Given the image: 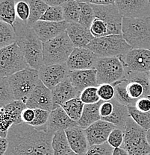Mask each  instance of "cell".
Listing matches in <instances>:
<instances>
[{
  "label": "cell",
  "instance_id": "37",
  "mask_svg": "<svg viewBox=\"0 0 150 155\" xmlns=\"http://www.w3.org/2000/svg\"><path fill=\"white\" fill-rule=\"evenodd\" d=\"M17 19L25 24H28L30 17V6L27 0H16Z\"/></svg>",
  "mask_w": 150,
  "mask_h": 155
},
{
  "label": "cell",
  "instance_id": "51",
  "mask_svg": "<svg viewBox=\"0 0 150 155\" xmlns=\"http://www.w3.org/2000/svg\"><path fill=\"white\" fill-rule=\"evenodd\" d=\"M75 1L80 3H90V0H75Z\"/></svg>",
  "mask_w": 150,
  "mask_h": 155
},
{
  "label": "cell",
  "instance_id": "3",
  "mask_svg": "<svg viewBox=\"0 0 150 155\" xmlns=\"http://www.w3.org/2000/svg\"><path fill=\"white\" fill-rule=\"evenodd\" d=\"M122 35L132 48L150 50V17H123Z\"/></svg>",
  "mask_w": 150,
  "mask_h": 155
},
{
  "label": "cell",
  "instance_id": "4",
  "mask_svg": "<svg viewBox=\"0 0 150 155\" xmlns=\"http://www.w3.org/2000/svg\"><path fill=\"white\" fill-rule=\"evenodd\" d=\"M87 48L99 58H122L132 48L122 35L94 38Z\"/></svg>",
  "mask_w": 150,
  "mask_h": 155
},
{
  "label": "cell",
  "instance_id": "9",
  "mask_svg": "<svg viewBox=\"0 0 150 155\" xmlns=\"http://www.w3.org/2000/svg\"><path fill=\"white\" fill-rule=\"evenodd\" d=\"M98 85L114 84L125 78V69L120 58H99L96 66Z\"/></svg>",
  "mask_w": 150,
  "mask_h": 155
},
{
  "label": "cell",
  "instance_id": "35",
  "mask_svg": "<svg viewBox=\"0 0 150 155\" xmlns=\"http://www.w3.org/2000/svg\"><path fill=\"white\" fill-rule=\"evenodd\" d=\"M130 117L146 130L150 129V112L143 113L138 110L135 106H128Z\"/></svg>",
  "mask_w": 150,
  "mask_h": 155
},
{
  "label": "cell",
  "instance_id": "18",
  "mask_svg": "<svg viewBox=\"0 0 150 155\" xmlns=\"http://www.w3.org/2000/svg\"><path fill=\"white\" fill-rule=\"evenodd\" d=\"M68 22H48L39 20L34 23L32 27L35 33L43 43L55 38L67 31Z\"/></svg>",
  "mask_w": 150,
  "mask_h": 155
},
{
  "label": "cell",
  "instance_id": "43",
  "mask_svg": "<svg viewBox=\"0 0 150 155\" xmlns=\"http://www.w3.org/2000/svg\"><path fill=\"white\" fill-rule=\"evenodd\" d=\"M124 142V131L116 127L111 131L108 139V143L114 148L122 147Z\"/></svg>",
  "mask_w": 150,
  "mask_h": 155
},
{
  "label": "cell",
  "instance_id": "57",
  "mask_svg": "<svg viewBox=\"0 0 150 155\" xmlns=\"http://www.w3.org/2000/svg\"><path fill=\"white\" fill-rule=\"evenodd\" d=\"M50 155H53V154H50Z\"/></svg>",
  "mask_w": 150,
  "mask_h": 155
},
{
  "label": "cell",
  "instance_id": "8",
  "mask_svg": "<svg viewBox=\"0 0 150 155\" xmlns=\"http://www.w3.org/2000/svg\"><path fill=\"white\" fill-rule=\"evenodd\" d=\"M29 67L17 43L0 49V77H9Z\"/></svg>",
  "mask_w": 150,
  "mask_h": 155
},
{
  "label": "cell",
  "instance_id": "50",
  "mask_svg": "<svg viewBox=\"0 0 150 155\" xmlns=\"http://www.w3.org/2000/svg\"><path fill=\"white\" fill-rule=\"evenodd\" d=\"M113 155H129L128 153L127 152L125 148L120 147V148H114V151H113Z\"/></svg>",
  "mask_w": 150,
  "mask_h": 155
},
{
  "label": "cell",
  "instance_id": "24",
  "mask_svg": "<svg viewBox=\"0 0 150 155\" xmlns=\"http://www.w3.org/2000/svg\"><path fill=\"white\" fill-rule=\"evenodd\" d=\"M67 33L75 48H87L95 38L89 28L79 23H68Z\"/></svg>",
  "mask_w": 150,
  "mask_h": 155
},
{
  "label": "cell",
  "instance_id": "5",
  "mask_svg": "<svg viewBox=\"0 0 150 155\" xmlns=\"http://www.w3.org/2000/svg\"><path fill=\"white\" fill-rule=\"evenodd\" d=\"M75 48L67 31L55 38L43 43V58L44 65L67 64Z\"/></svg>",
  "mask_w": 150,
  "mask_h": 155
},
{
  "label": "cell",
  "instance_id": "33",
  "mask_svg": "<svg viewBox=\"0 0 150 155\" xmlns=\"http://www.w3.org/2000/svg\"><path fill=\"white\" fill-rule=\"evenodd\" d=\"M126 79L123 78L119 81L114 83V87L115 89V96L114 98L117 101L125 106H135L137 101H134L128 96L126 92Z\"/></svg>",
  "mask_w": 150,
  "mask_h": 155
},
{
  "label": "cell",
  "instance_id": "39",
  "mask_svg": "<svg viewBox=\"0 0 150 155\" xmlns=\"http://www.w3.org/2000/svg\"><path fill=\"white\" fill-rule=\"evenodd\" d=\"M80 98L85 104H96L101 100L98 93V87H90L82 92Z\"/></svg>",
  "mask_w": 150,
  "mask_h": 155
},
{
  "label": "cell",
  "instance_id": "31",
  "mask_svg": "<svg viewBox=\"0 0 150 155\" xmlns=\"http://www.w3.org/2000/svg\"><path fill=\"white\" fill-rule=\"evenodd\" d=\"M17 41V36L14 27L7 22L0 21V48L11 46Z\"/></svg>",
  "mask_w": 150,
  "mask_h": 155
},
{
  "label": "cell",
  "instance_id": "48",
  "mask_svg": "<svg viewBox=\"0 0 150 155\" xmlns=\"http://www.w3.org/2000/svg\"><path fill=\"white\" fill-rule=\"evenodd\" d=\"M90 3L97 5H115L116 0H90Z\"/></svg>",
  "mask_w": 150,
  "mask_h": 155
},
{
  "label": "cell",
  "instance_id": "1",
  "mask_svg": "<svg viewBox=\"0 0 150 155\" xmlns=\"http://www.w3.org/2000/svg\"><path fill=\"white\" fill-rule=\"evenodd\" d=\"M53 135L46 126L36 127L24 122L13 125L8 133L9 146L4 155L52 154Z\"/></svg>",
  "mask_w": 150,
  "mask_h": 155
},
{
  "label": "cell",
  "instance_id": "38",
  "mask_svg": "<svg viewBox=\"0 0 150 155\" xmlns=\"http://www.w3.org/2000/svg\"><path fill=\"white\" fill-rule=\"evenodd\" d=\"M40 20L48 22H62L64 21L62 6H49Z\"/></svg>",
  "mask_w": 150,
  "mask_h": 155
},
{
  "label": "cell",
  "instance_id": "26",
  "mask_svg": "<svg viewBox=\"0 0 150 155\" xmlns=\"http://www.w3.org/2000/svg\"><path fill=\"white\" fill-rule=\"evenodd\" d=\"M102 101V100H100L96 104H85L82 117L78 121V126L85 130L93 123L101 120L99 109Z\"/></svg>",
  "mask_w": 150,
  "mask_h": 155
},
{
  "label": "cell",
  "instance_id": "10",
  "mask_svg": "<svg viewBox=\"0 0 150 155\" xmlns=\"http://www.w3.org/2000/svg\"><path fill=\"white\" fill-rule=\"evenodd\" d=\"M26 108L25 103L14 101L0 110V137L7 138L8 133L13 125L22 123V112Z\"/></svg>",
  "mask_w": 150,
  "mask_h": 155
},
{
  "label": "cell",
  "instance_id": "28",
  "mask_svg": "<svg viewBox=\"0 0 150 155\" xmlns=\"http://www.w3.org/2000/svg\"><path fill=\"white\" fill-rule=\"evenodd\" d=\"M0 19L14 26L17 21L16 0H1Z\"/></svg>",
  "mask_w": 150,
  "mask_h": 155
},
{
  "label": "cell",
  "instance_id": "7",
  "mask_svg": "<svg viewBox=\"0 0 150 155\" xmlns=\"http://www.w3.org/2000/svg\"><path fill=\"white\" fill-rule=\"evenodd\" d=\"M8 78L15 100L26 103L39 82V72L37 69L28 67L8 77Z\"/></svg>",
  "mask_w": 150,
  "mask_h": 155
},
{
  "label": "cell",
  "instance_id": "29",
  "mask_svg": "<svg viewBox=\"0 0 150 155\" xmlns=\"http://www.w3.org/2000/svg\"><path fill=\"white\" fill-rule=\"evenodd\" d=\"M64 21L68 23H78L80 19V2L75 0H68L62 5Z\"/></svg>",
  "mask_w": 150,
  "mask_h": 155
},
{
  "label": "cell",
  "instance_id": "15",
  "mask_svg": "<svg viewBox=\"0 0 150 155\" xmlns=\"http://www.w3.org/2000/svg\"><path fill=\"white\" fill-rule=\"evenodd\" d=\"M38 72L40 80L44 84L45 86L52 90L64 79L69 77L70 71L67 67V64H63L49 66L43 64Z\"/></svg>",
  "mask_w": 150,
  "mask_h": 155
},
{
  "label": "cell",
  "instance_id": "30",
  "mask_svg": "<svg viewBox=\"0 0 150 155\" xmlns=\"http://www.w3.org/2000/svg\"><path fill=\"white\" fill-rule=\"evenodd\" d=\"M61 107L67 113V115L70 116V119L78 122L80 118L82 117L85 104L82 102L80 97H77L65 102Z\"/></svg>",
  "mask_w": 150,
  "mask_h": 155
},
{
  "label": "cell",
  "instance_id": "27",
  "mask_svg": "<svg viewBox=\"0 0 150 155\" xmlns=\"http://www.w3.org/2000/svg\"><path fill=\"white\" fill-rule=\"evenodd\" d=\"M52 148L53 155H65L72 151L65 130H58L54 134Z\"/></svg>",
  "mask_w": 150,
  "mask_h": 155
},
{
  "label": "cell",
  "instance_id": "22",
  "mask_svg": "<svg viewBox=\"0 0 150 155\" xmlns=\"http://www.w3.org/2000/svg\"><path fill=\"white\" fill-rule=\"evenodd\" d=\"M69 77L73 87L80 94L84 90L88 87L99 86L95 69L70 71Z\"/></svg>",
  "mask_w": 150,
  "mask_h": 155
},
{
  "label": "cell",
  "instance_id": "34",
  "mask_svg": "<svg viewBox=\"0 0 150 155\" xmlns=\"http://www.w3.org/2000/svg\"><path fill=\"white\" fill-rule=\"evenodd\" d=\"M15 101L14 93L9 84L8 77L0 78V107Z\"/></svg>",
  "mask_w": 150,
  "mask_h": 155
},
{
  "label": "cell",
  "instance_id": "19",
  "mask_svg": "<svg viewBox=\"0 0 150 155\" xmlns=\"http://www.w3.org/2000/svg\"><path fill=\"white\" fill-rule=\"evenodd\" d=\"M116 126L110 122L99 120L85 129L87 138L90 146L100 145L108 142L109 135Z\"/></svg>",
  "mask_w": 150,
  "mask_h": 155
},
{
  "label": "cell",
  "instance_id": "6",
  "mask_svg": "<svg viewBox=\"0 0 150 155\" xmlns=\"http://www.w3.org/2000/svg\"><path fill=\"white\" fill-rule=\"evenodd\" d=\"M147 130L139 126L132 118L127 120L124 130V142L122 148L129 155H147L150 153V145L146 137Z\"/></svg>",
  "mask_w": 150,
  "mask_h": 155
},
{
  "label": "cell",
  "instance_id": "14",
  "mask_svg": "<svg viewBox=\"0 0 150 155\" xmlns=\"http://www.w3.org/2000/svg\"><path fill=\"white\" fill-rule=\"evenodd\" d=\"M99 57L88 48H75L67 61L70 71L96 69Z\"/></svg>",
  "mask_w": 150,
  "mask_h": 155
},
{
  "label": "cell",
  "instance_id": "46",
  "mask_svg": "<svg viewBox=\"0 0 150 155\" xmlns=\"http://www.w3.org/2000/svg\"><path fill=\"white\" fill-rule=\"evenodd\" d=\"M35 116V112L34 109L26 107L22 112V120L24 123L29 124L34 120Z\"/></svg>",
  "mask_w": 150,
  "mask_h": 155
},
{
  "label": "cell",
  "instance_id": "40",
  "mask_svg": "<svg viewBox=\"0 0 150 155\" xmlns=\"http://www.w3.org/2000/svg\"><path fill=\"white\" fill-rule=\"evenodd\" d=\"M114 148L108 142L90 146L85 155H113Z\"/></svg>",
  "mask_w": 150,
  "mask_h": 155
},
{
  "label": "cell",
  "instance_id": "17",
  "mask_svg": "<svg viewBox=\"0 0 150 155\" xmlns=\"http://www.w3.org/2000/svg\"><path fill=\"white\" fill-rule=\"evenodd\" d=\"M25 104L26 107L31 109H42L51 112L53 109L52 90L40 80Z\"/></svg>",
  "mask_w": 150,
  "mask_h": 155
},
{
  "label": "cell",
  "instance_id": "45",
  "mask_svg": "<svg viewBox=\"0 0 150 155\" xmlns=\"http://www.w3.org/2000/svg\"><path fill=\"white\" fill-rule=\"evenodd\" d=\"M135 107L138 110L143 113L150 112V98L143 97L137 101Z\"/></svg>",
  "mask_w": 150,
  "mask_h": 155
},
{
  "label": "cell",
  "instance_id": "13",
  "mask_svg": "<svg viewBox=\"0 0 150 155\" xmlns=\"http://www.w3.org/2000/svg\"><path fill=\"white\" fill-rule=\"evenodd\" d=\"M120 58L125 67V72H150V50L132 48L124 57Z\"/></svg>",
  "mask_w": 150,
  "mask_h": 155
},
{
  "label": "cell",
  "instance_id": "11",
  "mask_svg": "<svg viewBox=\"0 0 150 155\" xmlns=\"http://www.w3.org/2000/svg\"><path fill=\"white\" fill-rule=\"evenodd\" d=\"M126 92L134 101L143 97L150 98V80L149 72H125Z\"/></svg>",
  "mask_w": 150,
  "mask_h": 155
},
{
  "label": "cell",
  "instance_id": "16",
  "mask_svg": "<svg viewBox=\"0 0 150 155\" xmlns=\"http://www.w3.org/2000/svg\"><path fill=\"white\" fill-rule=\"evenodd\" d=\"M115 5L122 17L142 18L150 17L149 0H116Z\"/></svg>",
  "mask_w": 150,
  "mask_h": 155
},
{
  "label": "cell",
  "instance_id": "12",
  "mask_svg": "<svg viewBox=\"0 0 150 155\" xmlns=\"http://www.w3.org/2000/svg\"><path fill=\"white\" fill-rule=\"evenodd\" d=\"M95 17L102 20L108 27L109 35H122V16L115 5H92Z\"/></svg>",
  "mask_w": 150,
  "mask_h": 155
},
{
  "label": "cell",
  "instance_id": "23",
  "mask_svg": "<svg viewBox=\"0 0 150 155\" xmlns=\"http://www.w3.org/2000/svg\"><path fill=\"white\" fill-rule=\"evenodd\" d=\"M71 150L78 155H85L90 145L85 129L76 125L65 130Z\"/></svg>",
  "mask_w": 150,
  "mask_h": 155
},
{
  "label": "cell",
  "instance_id": "32",
  "mask_svg": "<svg viewBox=\"0 0 150 155\" xmlns=\"http://www.w3.org/2000/svg\"><path fill=\"white\" fill-rule=\"evenodd\" d=\"M30 6V17L28 25L32 26L34 23L39 21L45 14L49 5L43 0H27Z\"/></svg>",
  "mask_w": 150,
  "mask_h": 155
},
{
  "label": "cell",
  "instance_id": "53",
  "mask_svg": "<svg viewBox=\"0 0 150 155\" xmlns=\"http://www.w3.org/2000/svg\"><path fill=\"white\" fill-rule=\"evenodd\" d=\"M65 155H78V154H76V153H75V152H74V151H70V152L67 153V154H65Z\"/></svg>",
  "mask_w": 150,
  "mask_h": 155
},
{
  "label": "cell",
  "instance_id": "55",
  "mask_svg": "<svg viewBox=\"0 0 150 155\" xmlns=\"http://www.w3.org/2000/svg\"><path fill=\"white\" fill-rule=\"evenodd\" d=\"M149 4H150V0H149Z\"/></svg>",
  "mask_w": 150,
  "mask_h": 155
},
{
  "label": "cell",
  "instance_id": "25",
  "mask_svg": "<svg viewBox=\"0 0 150 155\" xmlns=\"http://www.w3.org/2000/svg\"><path fill=\"white\" fill-rule=\"evenodd\" d=\"M111 101L114 104L113 113L108 117L102 118L101 119L103 121H105V122H110V123L115 125L117 128H120L121 130L124 131L127 120L130 117L128 107L121 104L115 98L112 99Z\"/></svg>",
  "mask_w": 150,
  "mask_h": 155
},
{
  "label": "cell",
  "instance_id": "47",
  "mask_svg": "<svg viewBox=\"0 0 150 155\" xmlns=\"http://www.w3.org/2000/svg\"><path fill=\"white\" fill-rule=\"evenodd\" d=\"M9 146V142L8 138L0 137V155H4L7 151Z\"/></svg>",
  "mask_w": 150,
  "mask_h": 155
},
{
  "label": "cell",
  "instance_id": "41",
  "mask_svg": "<svg viewBox=\"0 0 150 155\" xmlns=\"http://www.w3.org/2000/svg\"><path fill=\"white\" fill-rule=\"evenodd\" d=\"M35 112V116L34 120L29 124L30 125L33 127H43L46 125L48 122L49 118L50 116L49 111L45 110L42 109H34Z\"/></svg>",
  "mask_w": 150,
  "mask_h": 155
},
{
  "label": "cell",
  "instance_id": "42",
  "mask_svg": "<svg viewBox=\"0 0 150 155\" xmlns=\"http://www.w3.org/2000/svg\"><path fill=\"white\" fill-rule=\"evenodd\" d=\"M98 93L101 100L109 101L114 99L115 96V89L111 84H103L98 86Z\"/></svg>",
  "mask_w": 150,
  "mask_h": 155
},
{
  "label": "cell",
  "instance_id": "36",
  "mask_svg": "<svg viewBox=\"0 0 150 155\" xmlns=\"http://www.w3.org/2000/svg\"><path fill=\"white\" fill-rule=\"evenodd\" d=\"M81 14L78 23L89 28L95 19V12L90 3H80Z\"/></svg>",
  "mask_w": 150,
  "mask_h": 155
},
{
  "label": "cell",
  "instance_id": "52",
  "mask_svg": "<svg viewBox=\"0 0 150 155\" xmlns=\"http://www.w3.org/2000/svg\"><path fill=\"white\" fill-rule=\"evenodd\" d=\"M146 137H147L148 143L150 145V129L149 130H147V134H146Z\"/></svg>",
  "mask_w": 150,
  "mask_h": 155
},
{
  "label": "cell",
  "instance_id": "44",
  "mask_svg": "<svg viewBox=\"0 0 150 155\" xmlns=\"http://www.w3.org/2000/svg\"><path fill=\"white\" fill-rule=\"evenodd\" d=\"M114 110V104L112 101H102L100 106V115H101V119L102 118L108 117L111 115Z\"/></svg>",
  "mask_w": 150,
  "mask_h": 155
},
{
  "label": "cell",
  "instance_id": "21",
  "mask_svg": "<svg viewBox=\"0 0 150 155\" xmlns=\"http://www.w3.org/2000/svg\"><path fill=\"white\" fill-rule=\"evenodd\" d=\"M76 125H78V122L70 119L62 107L58 106L51 111L49 120L45 126L50 131L55 134L56 131L66 130Z\"/></svg>",
  "mask_w": 150,
  "mask_h": 155
},
{
  "label": "cell",
  "instance_id": "2",
  "mask_svg": "<svg viewBox=\"0 0 150 155\" xmlns=\"http://www.w3.org/2000/svg\"><path fill=\"white\" fill-rule=\"evenodd\" d=\"M13 27L17 36V43L23 51L29 67L39 70L43 65V42L28 24L17 19Z\"/></svg>",
  "mask_w": 150,
  "mask_h": 155
},
{
  "label": "cell",
  "instance_id": "54",
  "mask_svg": "<svg viewBox=\"0 0 150 155\" xmlns=\"http://www.w3.org/2000/svg\"><path fill=\"white\" fill-rule=\"evenodd\" d=\"M149 80H150V72H149Z\"/></svg>",
  "mask_w": 150,
  "mask_h": 155
},
{
  "label": "cell",
  "instance_id": "49",
  "mask_svg": "<svg viewBox=\"0 0 150 155\" xmlns=\"http://www.w3.org/2000/svg\"><path fill=\"white\" fill-rule=\"evenodd\" d=\"M49 6H62L68 0H43Z\"/></svg>",
  "mask_w": 150,
  "mask_h": 155
},
{
  "label": "cell",
  "instance_id": "56",
  "mask_svg": "<svg viewBox=\"0 0 150 155\" xmlns=\"http://www.w3.org/2000/svg\"><path fill=\"white\" fill-rule=\"evenodd\" d=\"M147 155H150V153H149V154H147Z\"/></svg>",
  "mask_w": 150,
  "mask_h": 155
},
{
  "label": "cell",
  "instance_id": "20",
  "mask_svg": "<svg viewBox=\"0 0 150 155\" xmlns=\"http://www.w3.org/2000/svg\"><path fill=\"white\" fill-rule=\"evenodd\" d=\"M52 95L53 109H55L58 106H61L63 104L72 98L80 97L81 94L73 87L70 77H67L52 90Z\"/></svg>",
  "mask_w": 150,
  "mask_h": 155
}]
</instances>
